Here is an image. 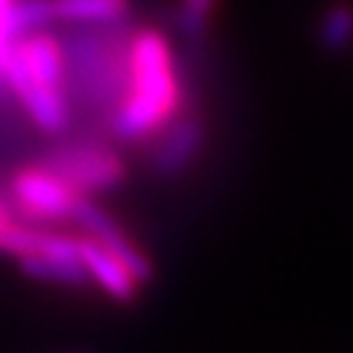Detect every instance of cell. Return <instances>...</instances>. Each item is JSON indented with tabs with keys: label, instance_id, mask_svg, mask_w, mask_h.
Instances as JSON below:
<instances>
[{
	"label": "cell",
	"instance_id": "3",
	"mask_svg": "<svg viewBox=\"0 0 353 353\" xmlns=\"http://www.w3.org/2000/svg\"><path fill=\"white\" fill-rule=\"evenodd\" d=\"M6 196L16 220L45 228L71 223L74 204L79 199V194H74L61 178L52 176L48 168L34 160L13 168L6 183Z\"/></svg>",
	"mask_w": 353,
	"mask_h": 353
},
{
	"label": "cell",
	"instance_id": "7",
	"mask_svg": "<svg viewBox=\"0 0 353 353\" xmlns=\"http://www.w3.org/2000/svg\"><path fill=\"white\" fill-rule=\"evenodd\" d=\"M55 24H113L126 21L131 0H50Z\"/></svg>",
	"mask_w": 353,
	"mask_h": 353
},
{
	"label": "cell",
	"instance_id": "2",
	"mask_svg": "<svg viewBox=\"0 0 353 353\" xmlns=\"http://www.w3.org/2000/svg\"><path fill=\"white\" fill-rule=\"evenodd\" d=\"M34 163L61 178L74 194L89 199L123 189L131 176L128 160L121 154L118 144L97 134H79V131L65 134L61 141L39 152Z\"/></svg>",
	"mask_w": 353,
	"mask_h": 353
},
{
	"label": "cell",
	"instance_id": "5",
	"mask_svg": "<svg viewBox=\"0 0 353 353\" xmlns=\"http://www.w3.org/2000/svg\"><path fill=\"white\" fill-rule=\"evenodd\" d=\"M71 223H76L84 236L100 241L105 249H110L131 270V275L139 280L141 285L152 283V278H154V265H152L150 254L141 249L139 243L134 241V236L115 220L113 214L108 212L102 204H97V199L79 196L74 204Z\"/></svg>",
	"mask_w": 353,
	"mask_h": 353
},
{
	"label": "cell",
	"instance_id": "4",
	"mask_svg": "<svg viewBox=\"0 0 353 353\" xmlns=\"http://www.w3.org/2000/svg\"><path fill=\"white\" fill-rule=\"evenodd\" d=\"M207 134L210 131L204 115L189 105L150 144L141 147L150 173L157 178H178L189 173L207 147Z\"/></svg>",
	"mask_w": 353,
	"mask_h": 353
},
{
	"label": "cell",
	"instance_id": "10",
	"mask_svg": "<svg viewBox=\"0 0 353 353\" xmlns=\"http://www.w3.org/2000/svg\"><path fill=\"white\" fill-rule=\"evenodd\" d=\"M217 8L220 0H178L176 29L181 32V37L191 45H199L212 26Z\"/></svg>",
	"mask_w": 353,
	"mask_h": 353
},
{
	"label": "cell",
	"instance_id": "12",
	"mask_svg": "<svg viewBox=\"0 0 353 353\" xmlns=\"http://www.w3.org/2000/svg\"><path fill=\"white\" fill-rule=\"evenodd\" d=\"M13 220H16V214H13V210H11V202H8L6 191H0V233L11 225Z\"/></svg>",
	"mask_w": 353,
	"mask_h": 353
},
{
	"label": "cell",
	"instance_id": "1",
	"mask_svg": "<svg viewBox=\"0 0 353 353\" xmlns=\"http://www.w3.org/2000/svg\"><path fill=\"white\" fill-rule=\"evenodd\" d=\"M186 108L189 97L173 42L157 26L131 29L123 94L105 121V139L141 150Z\"/></svg>",
	"mask_w": 353,
	"mask_h": 353
},
{
	"label": "cell",
	"instance_id": "8",
	"mask_svg": "<svg viewBox=\"0 0 353 353\" xmlns=\"http://www.w3.org/2000/svg\"><path fill=\"white\" fill-rule=\"evenodd\" d=\"M19 267L26 278L39 280V283H52V285H65V288H87L89 275L81 256L79 259H52V256H24L19 259Z\"/></svg>",
	"mask_w": 353,
	"mask_h": 353
},
{
	"label": "cell",
	"instance_id": "6",
	"mask_svg": "<svg viewBox=\"0 0 353 353\" xmlns=\"http://www.w3.org/2000/svg\"><path fill=\"white\" fill-rule=\"evenodd\" d=\"M79 256L81 265L87 270L89 283L113 299L115 303H134L139 299L141 283L128 270L110 249H105L100 241L89 239L84 233H79Z\"/></svg>",
	"mask_w": 353,
	"mask_h": 353
},
{
	"label": "cell",
	"instance_id": "11",
	"mask_svg": "<svg viewBox=\"0 0 353 353\" xmlns=\"http://www.w3.org/2000/svg\"><path fill=\"white\" fill-rule=\"evenodd\" d=\"M55 24L50 0H13L8 13V34L11 39H21L32 32H42Z\"/></svg>",
	"mask_w": 353,
	"mask_h": 353
},
{
	"label": "cell",
	"instance_id": "9",
	"mask_svg": "<svg viewBox=\"0 0 353 353\" xmlns=\"http://www.w3.org/2000/svg\"><path fill=\"white\" fill-rule=\"evenodd\" d=\"M316 39L327 52H345L353 45V3L338 0L327 6L316 26Z\"/></svg>",
	"mask_w": 353,
	"mask_h": 353
}]
</instances>
